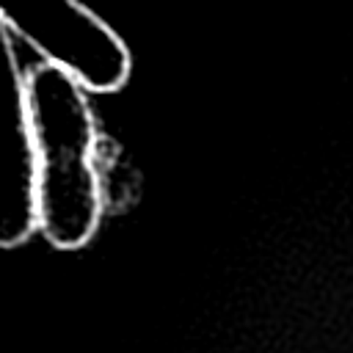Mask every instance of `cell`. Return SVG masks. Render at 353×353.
<instances>
[{
    "mask_svg": "<svg viewBox=\"0 0 353 353\" xmlns=\"http://www.w3.org/2000/svg\"><path fill=\"white\" fill-rule=\"evenodd\" d=\"M28 102L39 232L50 245L77 251L91 243L105 212L94 108L88 91L50 63H36L28 72Z\"/></svg>",
    "mask_w": 353,
    "mask_h": 353,
    "instance_id": "1",
    "label": "cell"
},
{
    "mask_svg": "<svg viewBox=\"0 0 353 353\" xmlns=\"http://www.w3.org/2000/svg\"><path fill=\"white\" fill-rule=\"evenodd\" d=\"M0 22L88 94H113L130 80L127 41L83 0H0Z\"/></svg>",
    "mask_w": 353,
    "mask_h": 353,
    "instance_id": "2",
    "label": "cell"
},
{
    "mask_svg": "<svg viewBox=\"0 0 353 353\" xmlns=\"http://www.w3.org/2000/svg\"><path fill=\"white\" fill-rule=\"evenodd\" d=\"M33 232H39V218L28 72L0 22V248L22 245Z\"/></svg>",
    "mask_w": 353,
    "mask_h": 353,
    "instance_id": "3",
    "label": "cell"
}]
</instances>
